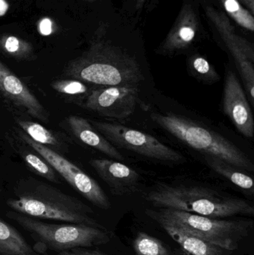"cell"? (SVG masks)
Listing matches in <instances>:
<instances>
[{"label":"cell","mask_w":254,"mask_h":255,"mask_svg":"<svg viewBox=\"0 0 254 255\" xmlns=\"http://www.w3.org/2000/svg\"><path fill=\"white\" fill-rule=\"evenodd\" d=\"M150 218L166 220L183 230L230 251H235L240 243L249 236L253 228L251 220L210 218L177 210L148 209Z\"/></svg>","instance_id":"6"},{"label":"cell","mask_w":254,"mask_h":255,"mask_svg":"<svg viewBox=\"0 0 254 255\" xmlns=\"http://www.w3.org/2000/svg\"><path fill=\"white\" fill-rule=\"evenodd\" d=\"M0 255H40L15 228L0 220Z\"/></svg>","instance_id":"17"},{"label":"cell","mask_w":254,"mask_h":255,"mask_svg":"<svg viewBox=\"0 0 254 255\" xmlns=\"http://www.w3.org/2000/svg\"><path fill=\"white\" fill-rule=\"evenodd\" d=\"M192 67L197 78L201 80L213 83L220 79V76L216 73L215 69L210 65L207 60L202 57H195L193 58Z\"/></svg>","instance_id":"24"},{"label":"cell","mask_w":254,"mask_h":255,"mask_svg":"<svg viewBox=\"0 0 254 255\" xmlns=\"http://www.w3.org/2000/svg\"><path fill=\"white\" fill-rule=\"evenodd\" d=\"M16 133L19 140L25 142L28 147L40 154L54 168L58 175L64 178L83 197L101 209H110L111 205L108 197L93 178L59 153L34 142L20 129L16 130Z\"/></svg>","instance_id":"7"},{"label":"cell","mask_w":254,"mask_h":255,"mask_svg":"<svg viewBox=\"0 0 254 255\" xmlns=\"http://www.w3.org/2000/svg\"><path fill=\"white\" fill-rule=\"evenodd\" d=\"M223 110L242 134L253 137V113L238 78L231 70L228 71L224 85Z\"/></svg>","instance_id":"12"},{"label":"cell","mask_w":254,"mask_h":255,"mask_svg":"<svg viewBox=\"0 0 254 255\" xmlns=\"http://www.w3.org/2000/svg\"><path fill=\"white\" fill-rule=\"evenodd\" d=\"M89 164L113 195H131L138 190L140 175L130 166L109 159H92Z\"/></svg>","instance_id":"13"},{"label":"cell","mask_w":254,"mask_h":255,"mask_svg":"<svg viewBox=\"0 0 254 255\" xmlns=\"http://www.w3.org/2000/svg\"><path fill=\"white\" fill-rule=\"evenodd\" d=\"M151 118L164 130L204 155L217 157L240 169L254 171L249 157L222 135L173 114H152Z\"/></svg>","instance_id":"5"},{"label":"cell","mask_w":254,"mask_h":255,"mask_svg":"<svg viewBox=\"0 0 254 255\" xmlns=\"http://www.w3.org/2000/svg\"><path fill=\"white\" fill-rule=\"evenodd\" d=\"M139 91V86L97 87L81 105L105 118L123 120L135 112Z\"/></svg>","instance_id":"9"},{"label":"cell","mask_w":254,"mask_h":255,"mask_svg":"<svg viewBox=\"0 0 254 255\" xmlns=\"http://www.w3.org/2000/svg\"><path fill=\"white\" fill-rule=\"evenodd\" d=\"M207 14L214 22L224 41L232 53L252 104L254 103V50L247 40L235 34L223 13L209 7Z\"/></svg>","instance_id":"10"},{"label":"cell","mask_w":254,"mask_h":255,"mask_svg":"<svg viewBox=\"0 0 254 255\" xmlns=\"http://www.w3.org/2000/svg\"><path fill=\"white\" fill-rule=\"evenodd\" d=\"M16 150L31 172L51 182L59 183L56 171L40 154L29 152L22 146L18 147Z\"/></svg>","instance_id":"20"},{"label":"cell","mask_w":254,"mask_h":255,"mask_svg":"<svg viewBox=\"0 0 254 255\" xmlns=\"http://www.w3.org/2000/svg\"><path fill=\"white\" fill-rule=\"evenodd\" d=\"M8 7V3L6 0H0V16H3L7 13Z\"/></svg>","instance_id":"27"},{"label":"cell","mask_w":254,"mask_h":255,"mask_svg":"<svg viewBox=\"0 0 254 255\" xmlns=\"http://www.w3.org/2000/svg\"><path fill=\"white\" fill-rule=\"evenodd\" d=\"M0 192H1V189H0Z\"/></svg>","instance_id":"30"},{"label":"cell","mask_w":254,"mask_h":255,"mask_svg":"<svg viewBox=\"0 0 254 255\" xmlns=\"http://www.w3.org/2000/svg\"><path fill=\"white\" fill-rule=\"evenodd\" d=\"M133 249L137 255H172L164 243L143 232L134 238Z\"/></svg>","instance_id":"21"},{"label":"cell","mask_w":254,"mask_h":255,"mask_svg":"<svg viewBox=\"0 0 254 255\" xmlns=\"http://www.w3.org/2000/svg\"><path fill=\"white\" fill-rule=\"evenodd\" d=\"M177 243L186 255H231L232 251L211 244L202 238L160 218H152Z\"/></svg>","instance_id":"14"},{"label":"cell","mask_w":254,"mask_h":255,"mask_svg":"<svg viewBox=\"0 0 254 255\" xmlns=\"http://www.w3.org/2000/svg\"><path fill=\"white\" fill-rule=\"evenodd\" d=\"M88 85L89 84L73 79H58L51 84L52 89L58 94L74 98L82 99V103L93 89H90Z\"/></svg>","instance_id":"22"},{"label":"cell","mask_w":254,"mask_h":255,"mask_svg":"<svg viewBox=\"0 0 254 255\" xmlns=\"http://www.w3.org/2000/svg\"><path fill=\"white\" fill-rule=\"evenodd\" d=\"M6 216L29 233L35 242L34 250L38 253L105 245L111 238L107 230L85 225L51 224L13 211H8Z\"/></svg>","instance_id":"4"},{"label":"cell","mask_w":254,"mask_h":255,"mask_svg":"<svg viewBox=\"0 0 254 255\" xmlns=\"http://www.w3.org/2000/svg\"><path fill=\"white\" fill-rule=\"evenodd\" d=\"M91 124L110 143L119 148L161 161L180 163L186 160L180 152L149 133L104 121H91Z\"/></svg>","instance_id":"8"},{"label":"cell","mask_w":254,"mask_h":255,"mask_svg":"<svg viewBox=\"0 0 254 255\" xmlns=\"http://www.w3.org/2000/svg\"><path fill=\"white\" fill-rule=\"evenodd\" d=\"M242 1H244L246 3V5L249 6L251 8V12H252V14L254 13V0H242Z\"/></svg>","instance_id":"28"},{"label":"cell","mask_w":254,"mask_h":255,"mask_svg":"<svg viewBox=\"0 0 254 255\" xmlns=\"http://www.w3.org/2000/svg\"><path fill=\"white\" fill-rule=\"evenodd\" d=\"M63 76L98 87L139 86L145 79L136 58L101 41L69 62Z\"/></svg>","instance_id":"2"},{"label":"cell","mask_w":254,"mask_h":255,"mask_svg":"<svg viewBox=\"0 0 254 255\" xmlns=\"http://www.w3.org/2000/svg\"><path fill=\"white\" fill-rule=\"evenodd\" d=\"M136 1V3H137V8L139 7H141L143 6V3H144L145 0H134Z\"/></svg>","instance_id":"29"},{"label":"cell","mask_w":254,"mask_h":255,"mask_svg":"<svg viewBox=\"0 0 254 255\" xmlns=\"http://www.w3.org/2000/svg\"><path fill=\"white\" fill-rule=\"evenodd\" d=\"M54 22L50 18H42L37 24V29L41 35L49 36L54 33Z\"/></svg>","instance_id":"25"},{"label":"cell","mask_w":254,"mask_h":255,"mask_svg":"<svg viewBox=\"0 0 254 255\" xmlns=\"http://www.w3.org/2000/svg\"><path fill=\"white\" fill-rule=\"evenodd\" d=\"M146 199L155 208L210 218L254 215V206L248 201L201 186L159 184L149 192Z\"/></svg>","instance_id":"3"},{"label":"cell","mask_w":254,"mask_h":255,"mask_svg":"<svg viewBox=\"0 0 254 255\" xmlns=\"http://www.w3.org/2000/svg\"><path fill=\"white\" fill-rule=\"evenodd\" d=\"M204 160L214 172L229 180L232 184L242 190L254 193V181L247 174L237 170V168L217 157L204 155Z\"/></svg>","instance_id":"18"},{"label":"cell","mask_w":254,"mask_h":255,"mask_svg":"<svg viewBox=\"0 0 254 255\" xmlns=\"http://www.w3.org/2000/svg\"><path fill=\"white\" fill-rule=\"evenodd\" d=\"M228 14L243 28L253 31L254 19L253 14L240 4L238 0H222Z\"/></svg>","instance_id":"23"},{"label":"cell","mask_w":254,"mask_h":255,"mask_svg":"<svg viewBox=\"0 0 254 255\" xmlns=\"http://www.w3.org/2000/svg\"><path fill=\"white\" fill-rule=\"evenodd\" d=\"M0 94L5 103L21 115L49 122V114L37 97L7 66L0 61Z\"/></svg>","instance_id":"11"},{"label":"cell","mask_w":254,"mask_h":255,"mask_svg":"<svg viewBox=\"0 0 254 255\" xmlns=\"http://www.w3.org/2000/svg\"><path fill=\"white\" fill-rule=\"evenodd\" d=\"M15 121L19 128L34 142L48 147L59 154L67 150L68 145L65 138L62 137L59 133L46 128L38 123L20 118H16Z\"/></svg>","instance_id":"16"},{"label":"cell","mask_w":254,"mask_h":255,"mask_svg":"<svg viewBox=\"0 0 254 255\" xmlns=\"http://www.w3.org/2000/svg\"><path fill=\"white\" fill-rule=\"evenodd\" d=\"M6 204L13 211L39 220H56L107 230L92 217L94 211L90 207L35 178L19 181L14 188V197L7 199Z\"/></svg>","instance_id":"1"},{"label":"cell","mask_w":254,"mask_h":255,"mask_svg":"<svg viewBox=\"0 0 254 255\" xmlns=\"http://www.w3.org/2000/svg\"><path fill=\"white\" fill-rule=\"evenodd\" d=\"M0 52L20 61H31L35 58L34 48L26 40L13 35L0 37Z\"/></svg>","instance_id":"19"},{"label":"cell","mask_w":254,"mask_h":255,"mask_svg":"<svg viewBox=\"0 0 254 255\" xmlns=\"http://www.w3.org/2000/svg\"><path fill=\"white\" fill-rule=\"evenodd\" d=\"M67 126L71 133L84 143L118 161H123L124 156L101 135L87 120L71 115L67 118Z\"/></svg>","instance_id":"15"},{"label":"cell","mask_w":254,"mask_h":255,"mask_svg":"<svg viewBox=\"0 0 254 255\" xmlns=\"http://www.w3.org/2000/svg\"><path fill=\"white\" fill-rule=\"evenodd\" d=\"M55 255H106L99 252L88 250L84 247H77L66 251L60 252Z\"/></svg>","instance_id":"26"}]
</instances>
